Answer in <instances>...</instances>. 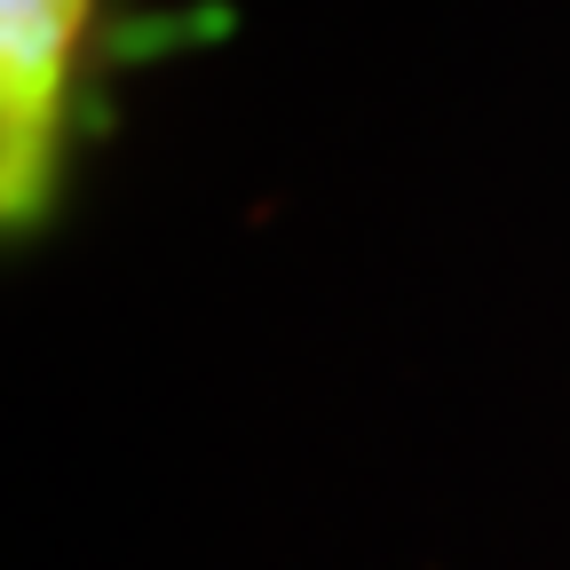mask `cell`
Listing matches in <instances>:
<instances>
[{
    "instance_id": "cell-1",
    "label": "cell",
    "mask_w": 570,
    "mask_h": 570,
    "mask_svg": "<svg viewBox=\"0 0 570 570\" xmlns=\"http://www.w3.org/2000/svg\"><path fill=\"white\" fill-rule=\"evenodd\" d=\"M96 0H0V214L32 230L56 190L63 96Z\"/></svg>"
}]
</instances>
